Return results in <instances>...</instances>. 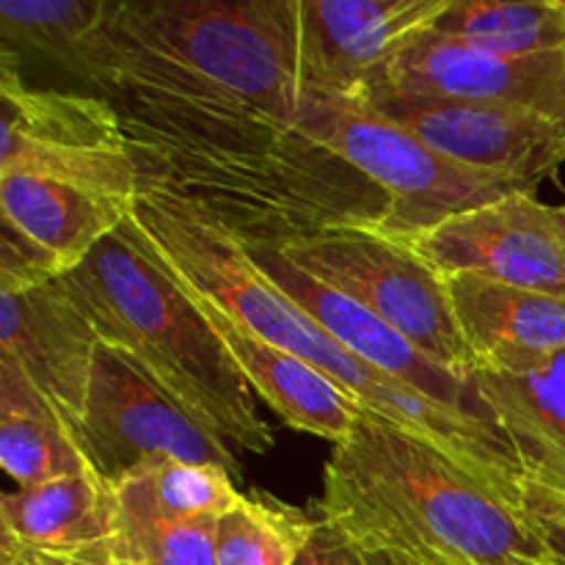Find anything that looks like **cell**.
Instances as JSON below:
<instances>
[{"label":"cell","instance_id":"6da1fadb","mask_svg":"<svg viewBox=\"0 0 565 565\" xmlns=\"http://www.w3.org/2000/svg\"><path fill=\"white\" fill-rule=\"evenodd\" d=\"M110 103L136 158L138 191L177 193L248 246H285L329 226H381L390 213L367 177L265 116L138 92Z\"/></svg>","mask_w":565,"mask_h":565},{"label":"cell","instance_id":"7a4b0ae2","mask_svg":"<svg viewBox=\"0 0 565 565\" xmlns=\"http://www.w3.org/2000/svg\"><path fill=\"white\" fill-rule=\"evenodd\" d=\"M318 516L367 555L408 565H546L524 502L364 408L323 472Z\"/></svg>","mask_w":565,"mask_h":565},{"label":"cell","instance_id":"3957f363","mask_svg":"<svg viewBox=\"0 0 565 565\" xmlns=\"http://www.w3.org/2000/svg\"><path fill=\"white\" fill-rule=\"evenodd\" d=\"M130 221L182 287L213 301L241 329L309 362L362 408L425 436L491 486L524 502V475L500 428L447 412L367 367L274 285L241 237L196 204L163 188H141Z\"/></svg>","mask_w":565,"mask_h":565},{"label":"cell","instance_id":"277c9868","mask_svg":"<svg viewBox=\"0 0 565 565\" xmlns=\"http://www.w3.org/2000/svg\"><path fill=\"white\" fill-rule=\"evenodd\" d=\"M296 22L298 0L114 3L119 94L257 114L296 130L303 99Z\"/></svg>","mask_w":565,"mask_h":565},{"label":"cell","instance_id":"5b68a950","mask_svg":"<svg viewBox=\"0 0 565 565\" xmlns=\"http://www.w3.org/2000/svg\"><path fill=\"white\" fill-rule=\"evenodd\" d=\"M61 279L94 320L99 340L130 353L232 450L263 456L274 447L248 381L130 218Z\"/></svg>","mask_w":565,"mask_h":565},{"label":"cell","instance_id":"8992f818","mask_svg":"<svg viewBox=\"0 0 565 565\" xmlns=\"http://www.w3.org/2000/svg\"><path fill=\"white\" fill-rule=\"evenodd\" d=\"M296 132L381 188L390 202L381 230L395 237L417 235L452 215L539 191L533 182L467 169L351 97L303 92Z\"/></svg>","mask_w":565,"mask_h":565},{"label":"cell","instance_id":"52a82bcc","mask_svg":"<svg viewBox=\"0 0 565 565\" xmlns=\"http://www.w3.org/2000/svg\"><path fill=\"white\" fill-rule=\"evenodd\" d=\"M303 274L334 287L401 331L441 367L472 373L447 279L379 224H345L276 246Z\"/></svg>","mask_w":565,"mask_h":565},{"label":"cell","instance_id":"ba28073f","mask_svg":"<svg viewBox=\"0 0 565 565\" xmlns=\"http://www.w3.org/2000/svg\"><path fill=\"white\" fill-rule=\"evenodd\" d=\"M0 171L136 204L138 166L119 110L92 92L36 88L0 61Z\"/></svg>","mask_w":565,"mask_h":565},{"label":"cell","instance_id":"9c48e42d","mask_svg":"<svg viewBox=\"0 0 565 565\" xmlns=\"http://www.w3.org/2000/svg\"><path fill=\"white\" fill-rule=\"evenodd\" d=\"M75 439L88 467L116 486L166 461L213 463L243 475L237 450L204 428L136 359L99 342L86 414Z\"/></svg>","mask_w":565,"mask_h":565},{"label":"cell","instance_id":"30bf717a","mask_svg":"<svg viewBox=\"0 0 565 565\" xmlns=\"http://www.w3.org/2000/svg\"><path fill=\"white\" fill-rule=\"evenodd\" d=\"M359 103L467 169L541 185L565 163V121L535 110L390 88Z\"/></svg>","mask_w":565,"mask_h":565},{"label":"cell","instance_id":"8fae6325","mask_svg":"<svg viewBox=\"0 0 565 565\" xmlns=\"http://www.w3.org/2000/svg\"><path fill=\"white\" fill-rule=\"evenodd\" d=\"M452 0H298L303 92L362 97L386 66L434 31Z\"/></svg>","mask_w":565,"mask_h":565},{"label":"cell","instance_id":"7c38bea8","mask_svg":"<svg viewBox=\"0 0 565 565\" xmlns=\"http://www.w3.org/2000/svg\"><path fill=\"white\" fill-rule=\"evenodd\" d=\"M403 241L445 279L469 274L565 298V243L552 207L535 193H516L452 215Z\"/></svg>","mask_w":565,"mask_h":565},{"label":"cell","instance_id":"4fadbf2b","mask_svg":"<svg viewBox=\"0 0 565 565\" xmlns=\"http://www.w3.org/2000/svg\"><path fill=\"white\" fill-rule=\"evenodd\" d=\"M243 246L252 254L254 263L274 279L279 290H285L315 323L323 326L340 345H345L353 356L362 359L375 373L408 386L425 401L436 403L447 412L494 425L483 401L478 397V390H475L472 373L463 375L441 367L439 362L419 351L412 340H406L390 323L375 318L362 303L342 296L340 290L323 285L315 276L303 274L276 246H248V243H243Z\"/></svg>","mask_w":565,"mask_h":565},{"label":"cell","instance_id":"5bb4252c","mask_svg":"<svg viewBox=\"0 0 565 565\" xmlns=\"http://www.w3.org/2000/svg\"><path fill=\"white\" fill-rule=\"evenodd\" d=\"M99 342L97 326L61 276L0 290V359L14 364L72 430L86 414Z\"/></svg>","mask_w":565,"mask_h":565},{"label":"cell","instance_id":"9a60e30c","mask_svg":"<svg viewBox=\"0 0 565 565\" xmlns=\"http://www.w3.org/2000/svg\"><path fill=\"white\" fill-rule=\"evenodd\" d=\"M381 88L513 105L565 121V50L511 58L428 31L403 50L362 97Z\"/></svg>","mask_w":565,"mask_h":565},{"label":"cell","instance_id":"2e32d148","mask_svg":"<svg viewBox=\"0 0 565 565\" xmlns=\"http://www.w3.org/2000/svg\"><path fill=\"white\" fill-rule=\"evenodd\" d=\"M114 3L103 0H0V61L53 66L70 81L114 99L121 88Z\"/></svg>","mask_w":565,"mask_h":565},{"label":"cell","instance_id":"e0dca14e","mask_svg":"<svg viewBox=\"0 0 565 565\" xmlns=\"http://www.w3.org/2000/svg\"><path fill=\"white\" fill-rule=\"evenodd\" d=\"M182 290L202 309V315L213 326L218 340L224 342L226 353L237 364L243 379L248 381L254 395L265 401L270 412L279 414L281 423L301 430V434H312L318 439L331 441V445H340L351 436V430L362 419L364 408L340 384H334L329 375H323L303 359L241 329L235 320L226 318L213 301H207L199 292L188 290V287H182Z\"/></svg>","mask_w":565,"mask_h":565},{"label":"cell","instance_id":"ac0fdd59","mask_svg":"<svg viewBox=\"0 0 565 565\" xmlns=\"http://www.w3.org/2000/svg\"><path fill=\"white\" fill-rule=\"evenodd\" d=\"M472 381L511 445L524 483L565 494V351L475 367Z\"/></svg>","mask_w":565,"mask_h":565},{"label":"cell","instance_id":"d6986e66","mask_svg":"<svg viewBox=\"0 0 565 565\" xmlns=\"http://www.w3.org/2000/svg\"><path fill=\"white\" fill-rule=\"evenodd\" d=\"M447 290L472 353V370L565 351V298L469 274L450 276Z\"/></svg>","mask_w":565,"mask_h":565},{"label":"cell","instance_id":"ffe728a7","mask_svg":"<svg viewBox=\"0 0 565 565\" xmlns=\"http://www.w3.org/2000/svg\"><path fill=\"white\" fill-rule=\"evenodd\" d=\"M130 204L83 188L0 171V224L53 259L61 274L77 268L97 243L114 235L130 218Z\"/></svg>","mask_w":565,"mask_h":565},{"label":"cell","instance_id":"44dd1931","mask_svg":"<svg viewBox=\"0 0 565 565\" xmlns=\"http://www.w3.org/2000/svg\"><path fill=\"white\" fill-rule=\"evenodd\" d=\"M3 539L39 555H75L108 544L116 524L114 486L94 469L17 489L0 500Z\"/></svg>","mask_w":565,"mask_h":565},{"label":"cell","instance_id":"7402d4cb","mask_svg":"<svg viewBox=\"0 0 565 565\" xmlns=\"http://www.w3.org/2000/svg\"><path fill=\"white\" fill-rule=\"evenodd\" d=\"M0 463L20 489L88 467L72 425L14 367L0 359Z\"/></svg>","mask_w":565,"mask_h":565},{"label":"cell","instance_id":"603a6c76","mask_svg":"<svg viewBox=\"0 0 565 565\" xmlns=\"http://www.w3.org/2000/svg\"><path fill=\"white\" fill-rule=\"evenodd\" d=\"M434 33L511 58L563 53L565 0H452Z\"/></svg>","mask_w":565,"mask_h":565},{"label":"cell","instance_id":"cb8c5ba5","mask_svg":"<svg viewBox=\"0 0 565 565\" xmlns=\"http://www.w3.org/2000/svg\"><path fill=\"white\" fill-rule=\"evenodd\" d=\"M235 475L213 463L166 461L114 486L116 511L163 519H221L243 500Z\"/></svg>","mask_w":565,"mask_h":565},{"label":"cell","instance_id":"d4e9b609","mask_svg":"<svg viewBox=\"0 0 565 565\" xmlns=\"http://www.w3.org/2000/svg\"><path fill=\"white\" fill-rule=\"evenodd\" d=\"M315 516L276 500L252 494L237 502L215 527L218 565H296L312 539Z\"/></svg>","mask_w":565,"mask_h":565},{"label":"cell","instance_id":"484cf974","mask_svg":"<svg viewBox=\"0 0 565 565\" xmlns=\"http://www.w3.org/2000/svg\"><path fill=\"white\" fill-rule=\"evenodd\" d=\"M218 519H163L116 511L108 546L119 565H218Z\"/></svg>","mask_w":565,"mask_h":565},{"label":"cell","instance_id":"4316f807","mask_svg":"<svg viewBox=\"0 0 565 565\" xmlns=\"http://www.w3.org/2000/svg\"><path fill=\"white\" fill-rule=\"evenodd\" d=\"M524 508L557 563L565 565V494L524 483Z\"/></svg>","mask_w":565,"mask_h":565},{"label":"cell","instance_id":"83f0119b","mask_svg":"<svg viewBox=\"0 0 565 565\" xmlns=\"http://www.w3.org/2000/svg\"><path fill=\"white\" fill-rule=\"evenodd\" d=\"M296 565H351L348 541L329 522L315 516L312 539L307 541Z\"/></svg>","mask_w":565,"mask_h":565},{"label":"cell","instance_id":"f1b7e54d","mask_svg":"<svg viewBox=\"0 0 565 565\" xmlns=\"http://www.w3.org/2000/svg\"><path fill=\"white\" fill-rule=\"evenodd\" d=\"M33 557L42 565H119L114 561V555H110L108 544L75 552V555H39V552H33Z\"/></svg>","mask_w":565,"mask_h":565},{"label":"cell","instance_id":"f546056e","mask_svg":"<svg viewBox=\"0 0 565 565\" xmlns=\"http://www.w3.org/2000/svg\"><path fill=\"white\" fill-rule=\"evenodd\" d=\"M0 555H3V565H42L36 557H33V552L22 550V546L14 544L11 539H3Z\"/></svg>","mask_w":565,"mask_h":565},{"label":"cell","instance_id":"4dcf8cb0","mask_svg":"<svg viewBox=\"0 0 565 565\" xmlns=\"http://www.w3.org/2000/svg\"><path fill=\"white\" fill-rule=\"evenodd\" d=\"M348 552H351V565H375L373 557H370L367 552L356 550V546H353V544H348Z\"/></svg>","mask_w":565,"mask_h":565},{"label":"cell","instance_id":"1f68e13d","mask_svg":"<svg viewBox=\"0 0 565 565\" xmlns=\"http://www.w3.org/2000/svg\"><path fill=\"white\" fill-rule=\"evenodd\" d=\"M552 221H555L557 235H561L565 243V204H561V207H552Z\"/></svg>","mask_w":565,"mask_h":565},{"label":"cell","instance_id":"d6a6232c","mask_svg":"<svg viewBox=\"0 0 565 565\" xmlns=\"http://www.w3.org/2000/svg\"><path fill=\"white\" fill-rule=\"evenodd\" d=\"M373 557L375 565H408V563H401V561H392V557H381V555H370Z\"/></svg>","mask_w":565,"mask_h":565},{"label":"cell","instance_id":"836d02e7","mask_svg":"<svg viewBox=\"0 0 565 565\" xmlns=\"http://www.w3.org/2000/svg\"><path fill=\"white\" fill-rule=\"evenodd\" d=\"M546 565H563V563H557V561H555V563H546Z\"/></svg>","mask_w":565,"mask_h":565}]
</instances>
